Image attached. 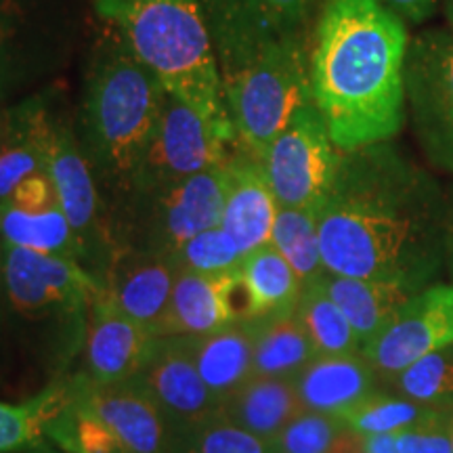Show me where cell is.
Masks as SVG:
<instances>
[{"label": "cell", "mask_w": 453, "mask_h": 453, "mask_svg": "<svg viewBox=\"0 0 453 453\" xmlns=\"http://www.w3.org/2000/svg\"><path fill=\"white\" fill-rule=\"evenodd\" d=\"M453 344V288L433 286L413 294L396 319L364 355L373 372L395 378L420 357Z\"/></svg>", "instance_id": "obj_15"}, {"label": "cell", "mask_w": 453, "mask_h": 453, "mask_svg": "<svg viewBox=\"0 0 453 453\" xmlns=\"http://www.w3.org/2000/svg\"><path fill=\"white\" fill-rule=\"evenodd\" d=\"M157 338V334L122 313L97 286L88 309L84 376L95 384L133 380L154 353Z\"/></svg>", "instance_id": "obj_18"}, {"label": "cell", "mask_w": 453, "mask_h": 453, "mask_svg": "<svg viewBox=\"0 0 453 453\" xmlns=\"http://www.w3.org/2000/svg\"><path fill=\"white\" fill-rule=\"evenodd\" d=\"M303 411L307 410L292 378L252 376L220 401L219 413L257 437L273 441Z\"/></svg>", "instance_id": "obj_22"}, {"label": "cell", "mask_w": 453, "mask_h": 453, "mask_svg": "<svg viewBox=\"0 0 453 453\" xmlns=\"http://www.w3.org/2000/svg\"><path fill=\"white\" fill-rule=\"evenodd\" d=\"M3 252H4V243H3V237H0V315H3V292H4V277H3Z\"/></svg>", "instance_id": "obj_40"}, {"label": "cell", "mask_w": 453, "mask_h": 453, "mask_svg": "<svg viewBox=\"0 0 453 453\" xmlns=\"http://www.w3.org/2000/svg\"><path fill=\"white\" fill-rule=\"evenodd\" d=\"M219 73L234 137L258 160L288 122L313 104L307 34L263 44L220 65Z\"/></svg>", "instance_id": "obj_5"}, {"label": "cell", "mask_w": 453, "mask_h": 453, "mask_svg": "<svg viewBox=\"0 0 453 453\" xmlns=\"http://www.w3.org/2000/svg\"><path fill=\"white\" fill-rule=\"evenodd\" d=\"M395 388L405 399L439 407L453 401V344L413 361L395 376Z\"/></svg>", "instance_id": "obj_34"}, {"label": "cell", "mask_w": 453, "mask_h": 453, "mask_svg": "<svg viewBox=\"0 0 453 453\" xmlns=\"http://www.w3.org/2000/svg\"><path fill=\"white\" fill-rule=\"evenodd\" d=\"M3 277L11 311L53 330L61 359L67 361L84 347L90 300L99 281L81 263L4 243Z\"/></svg>", "instance_id": "obj_6"}, {"label": "cell", "mask_w": 453, "mask_h": 453, "mask_svg": "<svg viewBox=\"0 0 453 453\" xmlns=\"http://www.w3.org/2000/svg\"><path fill=\"white\" fill-rule=\"evenodd\" d=\"M44 154L61 211L82 243L87 271L97 280L116 242L104 217L99 185L78 141L76 127L53 107L49 113Z\"/></svg>", "instance_id": "obj_10"}, {"label": "cell", "mask_w": 453, "mask_h": 453, "mask_svg": "<svg viewBox=\"0 0 453 453\" xmlns=\"http://www.w3.org/2000/svg\"><path fill=\"white\" fill-rule=\"evenodd\" d=\"M319 0H197L217 64L226 65L263 44L307 34Z\"/></svg>", "instance_id": "obj_13"}, {"label": "cell", "mask_w": 453, "mask_h": 453, "mask_svg": "<svg viewBox=\"0 0 453 453\" xmlns=\"http://www.w3.org/2000/svg\"><path fill=\"white\" fill-rule=\"evenodd\" d=\"M445 19L449 26V32L453 34V0H445Z\"/></svg>", "instance_id": "obj_41"}, {"label": "cell", "mask_w": 453, "mask_h": 453, "mask_svg": "<svg viewBox=\"0 0 453 453\" xmlns=\"http://www.w3.org/2000/svg\"><path fill=\"white\" fill-rule=\"evenodd\" d=\"M319 283L349 319L361 353L393 324L413 294H418L399 281L355 280L332 273L321 275Z\"/></svg>", "instance_id": "obj_21"}, {"label": "cell", "mask_w": 453, "mask_h": 453, "mask_svg": "<svg viewBox=\"0 0 453 453\" xmlns=\"http://www.w3.org/2000/svg\"><path fill=\"white\" fill-rule=\"evenodd\" d=\"M70 44L64 0H0V105L61 70Z\"/></svg>", "instance_id": "obj_8"}, {"label": "cell", "mask_w": 453, "mask_h": 453, "mask_svg": "<svg viewBox=\"0 0 453 453\" xmlns=\"http://www.w3.org/2000/svg\"><path fill=\"white\" fill-rule=\"evenodd\" d=\"M257 307V321L292 313L303 292V281L271 243L243 258L240 267Z\"/></svg>", "instance_id": "obj_27"}, {"label": "cell", "mask_w": 453, "mask_h": 453, "mask_svg": "<svg viewBox=\"0 0 453 453\" xmlns=\"http://www.w3.org/2000/svg\"><path fill=\"white\" fill-rule=\"evenodd\" d=\"M407 101L424 147L453 173V34L424 32L410 44Z\"/></svg>", "instance_id": "obj_12"}, {"label": "cell", "mask_w": 453, "mask_h": 453, "mask_svg": "<svg viewBox=\"0 0 453 453\" xmlns=\"http://www.w3.org/2000/svg\"><path fill=\"white\" fill-rule=\"evenodd\" d=\"M162 82L127 38L101 21L90 47L78 118V141L99 191L127 202L164 101Z\"/></svg>", "instance_id": "obj_3"}, {"label": "cell", "mask_w": 453, "mask_h": 453, "mask_svg": "<svg viewBox=\"0 0 453 453\" xmlns=\"http://www.w3.org/2000/svg\"><path fill=\"white\" fill-rule=\"evenodd\" d=\"M234 143L235 139L214 128L189 104L164 93L160 116L141 160L128 200L141 191L177 183V180L194 177L202 170L219 166L226 160Z\"/></svg>", "instance_id": "obj_11"}, {"label": "cell", "mask_w": 453, "mask_h": 453, "mask_svg": "<svg viewBox=\"0 0 453 453\" xmlns=\"http://www.w3.org/2000/svg\"><path fill=\"white\" fill-rule=\"evenodd\" d=\"M93 7L104 24L127 38L166 93L235 139L225 111L214 44L197 0H93Z\"/></svg>", "instance_id": "obj_4"}, {"label": "cell", "mask_w": 453, "mask_h": 453, "mask_svg": "<svg viewBox=\"0 0 453 453\" xmlns=\"http://www.w3.org/2000/svg\"><path fill=\"white\" fill-rule=\"evenodd\" d=\"M271 246L290 263L303 286L326 273L315 208H280L271 234Z\"/></svg>", "instance_id": "obj_31"}, {"label": "cell", "mask_w": 453, "mask_h": 453, "mask_svg": "<svg viewBox=\"0 0 453 453\" xmlns=\"http://www.w3.org/2000/svg\"><path fill=\"white\" fill-rule=\"evenodd\" d=\"M382 145L342 151L332 191L317 208L321 260L326 273L418 292L439 265L443 214L430 180Z\"/></svg>", "instance_id": "obj_1"}, {"label": "cell", "mask_w": 453, "mask_h": 453, "mask_svg": "<svg viewBox=\"0 0 453 453\" xmlns=\"http://www.w3.org/2000/svg\"><path fill=\"white\" fill-rule=\"evenodd\" d=\"M73 395L107 424L124 453H183V434L133 380L95 384L78 373L73 378Z\"/></svg>", "instance_id": "obj_14"}, {"label": "cell", "mask_w": 453, "mask_h": 453, "mask_svg": "<svg viewBox=\"0 0 453 453\" xmlns=\"http://www.w3.org/2000/svg\"><path fill=\"white\" fill-rule=\"evenodd\" d=\"M395 441L399 453H451V434L443 428V422L403 430L395 434Z\"/></svg>", "instance_id": "obj_37"}, {"label": "cell", "mask_w": 453, "mask_h": 453, "mask_svg": "<svg viewBox=\"0 0 453 453\" xmlns=\"http://www.w3.org/2000/svg\"><path fill=\"white\" fill-rule=\"evenodd\" d=\"M364 453H399L395 434H373V437H364Z\"/></svg>", "instance_id": "obj_39"}, {"label": "cell", "mask_w": 453, "mask_h": 453, "mask_svg": "<svg viewBox=\"0 0 453 453\" xmlns=\"http://www.w3.org/2000/svg\"><path fill=\"white\" fill-rule=\"evenodd\" d=\"M55 203H59V200H57L55 185L53 180H50V174L47 170V173H38L34 174V177L26 179L24 183L11 194L9 202L4 203V206H13V208H19V211L36 212V211H44V208L55 206Z\"/></svg>", "instance_id": "obj_36"}, {"label": "cell", "mask_w": 453, "mask_h": 453, "mask_svg": "<svg viewBox=\"0 0 453 453\" xmlns=\"http://www.w3.org/2000/svg\"><path fill=\"white\" fill-rule=\"evenodd\" d=\"M19 453H24V451H19ZM26 453H49V451H26Z\"/></svg>", "instance_id": "obj_43"}, {"label": "cell", "mask_w": 453, "mask_h": 453, "mask_svg": "<svg viewBox=\"0 0 453 453\" xmlns=\"http://www.w3.org/2000/svg\"><path fill=\"white\" fill-rule=\"evenodd\" d=\"M307 411L340 416L376 393V372L364 355H317L292 378Z\"/></svg>", "instance_id": "obj_20"}, {"label": "cell", "mask_w": 453, "mask_h": 453, "mask_svg": "<svg viewBox=\"0 0 453 453\" xmlns=\"http://www.w3.org/2000/svg\"><path fill=\"white\" fill-rule=\"evenodd\" d=\"M183 453H273V445L217 413L185 434Z\"/></svg>", "instance_id": "obj_35"}, {"label": "cell", "mask_w": 453, "mask_h": 453, "mask_svg": "<svg viewBox=\"0 0 453 453\" xmlns=\"http://www.w3.org/2000/svg\"><path fill=\"white\" fill-rule=\"evenodd\" d=\"M254 327V376L294 378L317 357L296 309L292 313L257 321Z\"/></svg>", "instance_id": "obj_25"}, {"label": "cell", "mask_w": 453, "mask_h": 453, "mask_svg": "<svg viewBox=\"0 0 453 453\" xmlns=\"http://www.w3.org/2000/svg\"><path fill=\"white\" fill-rule=\"evenodd\" d=\"M390 11H395L405 24H422L426 21L439 0H382Z\"/></svg>", "instance_id": "obj_38"}, {"label": "cell", "mask_w": 453, "mask_h": 453, "mask_svg": "<svg viewBox=\"0 0 453 453\" xmlns=\"http://www.w3.org/2000/svg\"><path fill=\"white\" fill-rule=\"evenodd\" d=\"M277 206L263 164L237 143L225 160V206L220 226L234 237L243 257L271 243Z\"/></svg>", "instance_id": "obj_19"}, {"label": "cell", "mask_w": 453, "mask_h": 453, "mask_svg": "<svg viewBox=\"0 0 453 453\" xmlns=\"http://www.w3.org/2000/svg\"><path fill=\"white\" fill-rule=\"evenodd\" d=\"M3 110L4 107H0V143H3Z\"/></svg>", "instance_id": "obj_42"}, {"label": "cell", "mask_w": 453, "mask_h": 453, "mask_svg": "<svg viewBox=\"0 0 453 453\" xmlns=\"http://www.w3.org/2000/svg\"><path fill=\"white\" fill-rule=\"evenodd\" d=\"M133 382L160 405L183 437L220 411V401L202 380L185 336L157 338L154 353Z\"/></svg>", "instance_id": "obj_16"}, {"label": "cell", "mask_w": 453, "mask_h": 453, "mask_svg": "<svg viewBox=\"0 0 453 453\" xmlns=\"http://www.w3.org/2000/svg\"><path fill=\"white\" fill-rule=\"evenodd\" d=\"M225 206V162L177 183L141 191L124 203L122 235L116 243L168 257L187 240L220 225Z\"/></svg>", "instance_id": "obj_7"}, {"label": "cell", "mask_w": 453, "mask_h": 453, "mask_svg": "<svg viewBox=\"0 0 453 453\" xmlns=\"http://www.w3.org/2000/svg\"><path fill=\"white\" fill-rule=\"evenodd\" d=\"M177 269L173 260L141 248L113 243L97 277L101 290L122 313L160 336L173 296Z\"/></svg>", "instance_id": "obj_17"}, {"label": "cell", "mask_w": 453, "mask_h": 453, "mask_svg": "<svg viewBox=\"0 0 453 453\" xmlns=\"http://www.w3.org/2000/svg\"><path fill=\"white\" fill-rule=\"evenodd\" d=\"M243 258L246 257L237 248L234 237L220 225L194 235L170 254L177 273L187 271L200 275L235 273L240 271Z\"/></svg>", "instance_id": "obj_33"}, {"label": "cell", "mask_w": 453, "mask_h": 453, "mask_svg": "<svg viewBox=\"0 0 453 453\" xmlns=\"http://www.w3.org/2000/svg\"><path fill=\"white\" fill-rule=\"evenodd\" d=\"M451 243V254H453V242H449Z\"/></svg>", "instance_id": "obj_45"}, {"label": "cell", "mask_w": 453, "mask_h": 453, "mask_svg": "<svg viewBox=\"0 0 453 453\" xmlns=\"http://www.w3.org/2000/svg\"><path fill=\"white\" fill-rule=\"evenodd\" d=\"M342 151L315 104L303 107L265 150L260 164L280 208H319L336 180Z\"/></svg>", "instance_id": "obj_9"}, {"label": "cell", "mask_w": 453, "mask_h": 453, "mask_svg": "<svg viewBox=\"0 0 453 453\" xmlns=\"http://www.w3.org/2000/svg\"><path fill=\"white\" fill-rule=\"evenodd\" d=\"M350 428L361 437L373 434H399L403 430L433 426L443 422V413L437 407L416 403L405 396H390L382 393L367 395L355 407L340 413Z\"/></svg>", "instance_id": "obj_29"}, {"label": "cell", "mask_w": 453, "mask_h": 453, "mask_svg": "<svg viewBox=\"0 0 453 453\" xmlns=\"http://www.w3.org/2000/svg\"><path fill=\"white\" fill-rule=\"evenodd\" d=\"M189 349L202 380L219 401L254 376L252 324H229L206 336L189 338Z\"/></svg>", "instance_id": "obj_23"}, {"label": "cell", "mask_w": 453, "mask_h": 453, "mask_svg": "<svg viewBox=\"0 0 453 453\" xmlns=\"http://www.w3.org/2000/svg\"><path fill=\"white\" fill-rule=\"evenodd\" d=\"M296 315L307 327L317 355H357L359 340L342 311L327 296L319 280L304 283L296 303Z\"/></svg>", "instance_id": "obj_32"}, {"label": "cell", "mask_w": 453, "mask_h": 453, "mask_svg": "<svg viewBox=\"0 0 453 453\" xmlns=\"http://www.w3.org/2000/svg\"><path fill=\"white\" fill-rule=\"evenodd\" d=\"M451 453H453V434H451Z\"/></svg>", "instance_id": "obj_44"}, {"label": "cell", "mask_w": 453, "mask_h": 453, "mask_svg": "<svg viewBox=\"0 0 453 453\" xmlns=\"http://www.w3.org/2000/svg\"><path fill=\"white\" fill-rule=\"evenodd\" d=\"M273 453H364V437L340 416L303 411L271 441Z\"/></svg>", "instance_id": "obj_30"}, {"label": "cell", "mask_w": 453, "mask_h": 453, "mask_svg": "<svg viewBox=\"0 0 453 453\" xmlns=\"http://www.w3.org/2000/svg\"><path fill=\"white\" fill-rule=\"evenodd\" d=\"M407 55V24L382 0H321L311 90L340 151L382 145L403 127Z\"/></svg>", "instance_id": "obj_2"}, {"label": "cell", "mask_w": 453, "mask_h": 453, "mask_svg": "<svg viewBox=\"0 0 453 453\" xmlns=\"http://www.w3.org/2000/svg\"><path fill=\"white\" fill-rule=\"evenodd\" d=\"M72 399L73 380L61 378L21 405L0 401V453H19L41 443L50 424Z\"/></svg>", "instance_id": "obj_28"}, {"label": "cell", "mask_w": 453, "mask_h": 453, "mask_svg": "<svg viewBox=\"0 0 453 453\" xmlns=\"http://www.w3.org/2000/svg\"><path fill=\"white\" fill-rule=\"evenodd\" d=\"M0 237L7 246L72 258L87 269L82 243L72 231L59 203L36 212L4 206L0 211Z\"/></svg>", "instance_id": "obj_26"}, {"label": "cell", "mask_w": 453, "mask_h": 453, "mask_svg": "<svg viewBox=\"0 0 453 453\" xmlns=\"http://www.w3.org/2000/svg\"><path fill=\"white\" fill-rule=\"evenodd\" d=\"M226 277L229 273H177L160 336L197 338L229 326L231 319L225 309Z\"/></svg>", "instance_id": "obj_24"}]
</instances>
